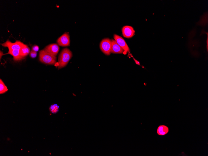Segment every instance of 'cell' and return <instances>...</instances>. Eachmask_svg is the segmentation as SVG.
Here are the masks:
<instances>
[{"mask_svg":"<svg viewBox=\"0 0 208 156\" xmlns=\"http://www.w3.org/2000/svg\"><path fill=\"white\" fill-rule=\"evenodd\" d=\"M39 47L38 46L34 45L32 48V51L37 52L39 51Z\"/></svg>","mask_w":208,"mask_h":156,"instance_id":"obj_16","label":"cell"},{"mask_svg":"<svg viewBox=\"0 0 208 156\" xmlns=\"http://www.w3.org/2000/svg\"><path fill=\"white\" fill-rule=\"evenodd\" d=\"M39 60L45 64L54 65L56 63V58L50 54L44 49L39 52Z\"/></svg>","mask_w":208,"mask_h":156,"instance_id":"obj_2","label":"cell"},{"mask_svg":"<svg viewBox=\"0 0 208 156\" xmlns=\"http://www.w3.org/2000/svg\"><path fill=\"white\" fill-rule=\"evenodd\" d=\"M169 131L168 127L165 125H160L158 127L157 133L160 136H163L167 134Z\"/></svg>","mask_w":208,"mask_h":156,"instance_id":"obj_11","label":"cell"},{"mask_svg":"<svg viewBox=\"0 0 208 156\" xmlns=\"http://www.w3.org/2000/svg\"><path fill=\"white\" fill-rule=\"evenodd\" d=\"M1 44L4 47L8 48L9 50H20L25 45L19 41H16L14 43H12L9 40H7L6 42Z\"/></svg>","mask_w":208,"mask_h":156,"instance_id":"obj_4","label":"cell"},{"mask_svg":"<svg viewBox=\"0 0 208 156\" xmlns=\"http://www.w3.org/2000/svg\"><path fill=\"white\" fill-rule=\"evenodd\" d=\"M134 60L135 61V62L136 63V64L140 66V63L139 61L137 60H136L134 58H133Z\"/></svg>","mask_w":208,"mask_h":156,"instance_id":"obj_17","label":"cell"},{"mask_svg":"<svg viewBox=\"0 0 208 156\" xmlns=\"http://www.w3.org/2000/svg\"><path fill=\"white\" fill-rule=\"evenodd\" d=\"M100 48L103 53L106 55L111 54V41L109 38L103 39L100 44Z\"/></svg>","mask_w":208,"mask_h":156,"instance_id":"obj_3","label":"cell"},{"mask_svg":"<svg viewBox=\"0 0 208 156\" xmlns=\"http://www.w3.org/2000/svg\"><path fill=\"white\" fill-rule=\"evenodd\" d=\"M7 54H9L13 56L14 60L15 61H19L23 59L21 55L20 50H9Z\"/></svg>","mask_w":208,"mask_h":156,"instance_id":"obj_10","label":"cell"},{"mask_svg":"<svg viewBox=\"0 0 208 156\" xmlns=\"http://www.w3.org/2000/svg\"><path fill=\"white\" fill-rule=\"evenodd\" d=\"M30 49L28 46L25 45L20 50L21 55L23 59L30 53Z\"/></svg>","mask_w":208,"mask_h":156,"instance_id":"obj_12","label":"cell"},{"mask_svg":"<svg viewBox=\"0 0 208 156\" xmlns=\"http://www.w3.org/2000/svg\"><path fill=\"white\" fill-rule=\"evenodd\" d=\"M58 44L61 47H67L70 46V40L69 33L65 32L57 40Z\"/></svg>","mask_w":208,"mask_h":156,"instance_id":"obj_5","label":"cell"},{"mask_svg":"<svg viewBox=\"0 0 208 156\" xmlns=\"http://www.w3.org/2000/svg\"><path fill=\"white\" fill-rule=\"evenodd\" d=\"M72 52L68 48L63 49L58 56V69L65 67L72 58Z\"/></svg>","mask_w":208,"mask_h":156,"instance_id":"obj_1","label":"cell"},{"mask_svg":"<svg viewBox=\"0 0 208 156\" xmlns=\"http://www.w3.org/2000/svg\"><path fill=\"white\" fill-rule=\"evenodd\" d=\"M44 49L51 54L56 56L59 51L60 47L57 44H51L46 47Z\"/></svg>","mask_w":208,"mask_h":156,"instance_id":"obj_8","label":"cell"},{"mask_svg":"<svg viewBox=\"0 0 208 156\" xmlns=\"http://www.w3.org/2000/svg\"><path fill=\"white\" fill-rule=\"evenodd\" d=\"M8 91L7 86L5 85L2 80L0 79V94H2L6 93Z\"/></svg>","mask_w":208,"mask_h":156,"instance_id":"obj_13","label":"cell"},{"mask_svg":"<svg viewBox=\"0 0 208 156\" xmlns=\"http://www.w3.org/2000/svg\"><path fill=\"white\" fill-rule=\"evenodd\" d=\"M111 41V53L113 54H124L125 51L118 45L115 40L112 39Z\"/></svg>","mask_w":208,"mask_h":156,"instance_id":"obj_9","label":"cell"},{"mask_svg":"<svg viewBox=\"0 0 208 156\" xmlns=\"http://www.w3.org/2000/svg\"><path fill=\"white\" fill-rule=\"evenodd\" d=\"M59 106L57 104H53L51 105L49 107V111L53 114H56L58 112Z\"/></svg>","mask_w":208,"mask_h":156,"instance_id":"obj_14","label":"cell"},{"mask_svg":"<svg viewBox=\"0 0 208 156\" xmlns=\"http://www.w3.org/2000/svg\"><path fill=\"white\" fill-rule=\"evenodd\" d=\"M114 40L117 42L120 47L122 48L125 52H130V49L129 46L126 42L125 40L123 38L117 35L114 34L113 36Z\"/></svg>","mask_w":208,"mask_h":156,"instance_id":"obj_6","label":"cell"},{"mask_svg":"<svg viewBox=\"0 0 208 156\" xmlns=\"http://www.w3.org/2000/svg\"><path fill=\"white\" fill-rule=\"evenodd\" d=\"M207 52L208 51V35L207 34Z\"/></svg>","mask_w":208,"mask_h":156,"instance_id":"obj_18","label":"cell"},{"mask_svg":"<svg viewBox=\"0 0 208 156\" xmlns=\"http://www.w3.org/2000/svg\"><path fill=\"white\" fill-rule=\"evenodd\" d=\"M122 31L123 36L125 38H130L134 35L135 31L131 26H124L122 28Z\"/></svg>","mask_w":208,"mask_h":156,"instance_id":"obj_7","label":"cell"},{"mask_svg":"<svg viewBox=\"0 0 208 156\" xmlns=\"http://www.w3.org/2000/svg\"><path fill=\"white\" fill-rule=\"evenodd\" d=\"M37 52L32 51L30 52V57L32 58H35L37 56Z\"/></svg>","mask_w":208,"mask_h":156,"instance_id":"obj_15","label":"cell"},{"mask_svg":"<svg viewBox=\"0 0 208 156\" xmlns=\"http://www.w3.org/2000/svg\"><path fill=\"white\" fill-rule=\"evenodd\" d=\"M1 57L3 56V55H4L2 51H1Z\"/></svg>","mask_w":208,"mask_h":156,"instance_id":"obj_19","label":"cell"}]
</instances>
